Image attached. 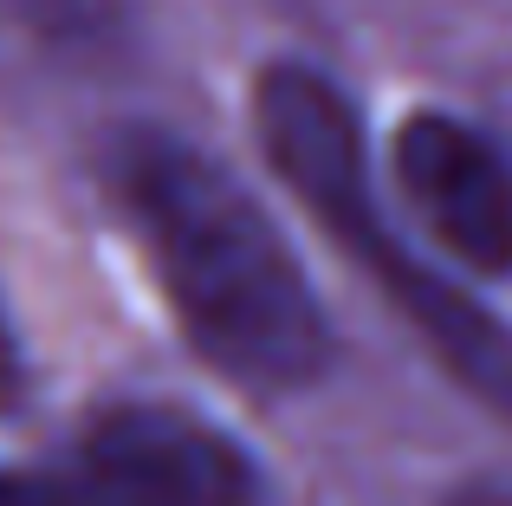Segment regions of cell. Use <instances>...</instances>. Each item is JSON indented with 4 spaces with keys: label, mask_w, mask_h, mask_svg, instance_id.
Wrapping results in <instances>:
<instances>
[{
    "label": "cell",
    "mask_w": 512,
    "mask_h": 506,
    "mask_svg": "<svg viewBox=\"0 0 512 506\" xmlns=\"http://www.w3.org/2000/svg\"><path fill=\"white\" fill-rule=\"evenodd\" d=\"M117 208L163 273L175 318L247 390H305L331 364V325L292 247L221 163L169 130H124L104 156Z\"/></svg>",
    "instance_id": "1"
},
{
    "label": "cell",
    "mask_w": 512,
    "mask_h": 506,
    "mask_svg": "<svg viewBox=\"0 0 512 506\" xmlns=\"http://www.w3.org/2000/svg\"><path fill=\"white\" fill-rule=\"evenodd\" d=\"M396 182L435 247L474 273H512V163L474 124L441 111L409 117L396 137Z\"/></svg>",
    "instance_id": "4"
},
{
    "label": "cell",
    "mask_w": 512,
    "mask_h": 506,
    "mask_svg": "<svg viewBox=\"0 0 512 506\" xmlns=\"http://www.w3.org/2000/svg\"><path fill=\"white\" fill-rule=\"evenodd\" d=\"M0 506H266L221 429L156 403L104 409L59 468H0Z\"/></svg>",
    "instance_id": "3"
},
{
    "label": "cell",
    "mask_w": 512,
    "mask_h": 506,
    "mask_svg": "<svg viewBox=\"0 0 512 506\" xmlns=\"http://www.w3.org/2000/svg\"><path fill=\"white\" fill-rule=\"evenodd\" d=\"M253 117H260V143L273 169L318 215V228L389 292V305L428 338L441 370L461 390H474L500 422H512V331L493 312H480L422 253H409V241L389 228L370 189V169H363V130L344 91L312 65H273L260 78Z\"/></svg>",
    "instance_id": "2"
},
{
    "label": "cell",
    "mask_w": 512,
    "mask_h": 506,
    "mask_svg": "<svg viewBox=\"0 0 512 506\" xmlns=\"http://www.w3.org/2000/svg\"><path fill=\"white\" fill-rule=\"evenodd\" d=\"M20 396V344H13L7 318H0V403H13Z\"/></svg>",
    "instance_id": "5"
}]
</instances>
